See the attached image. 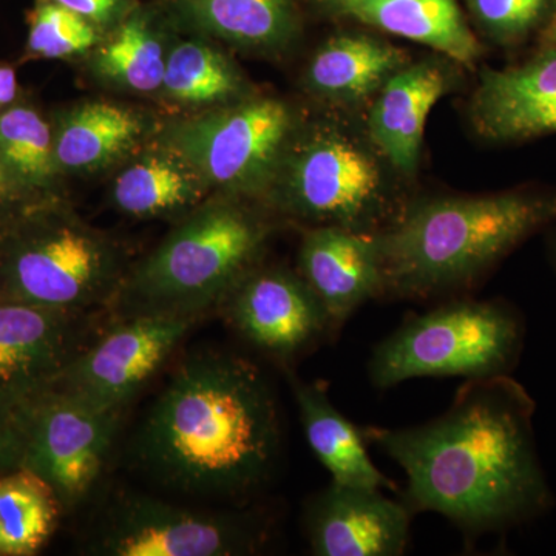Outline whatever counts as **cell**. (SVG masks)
<instances>
[{
    "instance_id": "15",
    "label": "cell",
    "mask_w": 556,
    "mask_h": 556,
    "mask_svg": "<svg viewBox=\"0 0 556 556\" xmlns=\"http://www.w3.org/2000/svg\"><path fill=\"white\" fill-rule=\"evenodd\" d=\"M298 273L327 313L332 336L369 300L382 299L378 237L334 226H314L303 236Z\"/></svg>"
},
{
    "instance_id": "24",
    "label": "cell",
    "mask_w": 556,
    "mask_h": 556,
    "mask_svg": "<svg viewBox=\"0 0 556 556\" xmlns=\"http://www.w3.org/2000/svg\"><path fill=\"white\" fill-rule=\"evenodd\" d=\"M236 62L203 38L170 43L159 97L185 112L203 113L252 97Z\"/></svg>"
},
{
    "instance_id": "11",
    "label": "cell",
    "mask_w": 556,
    "mask_h": 556,
    "mask_svg": "<svg viewBox=\"0 0 556 556\" xmlns=\"http://www.w3.org/2000/svg\"><path fill=\"white\" fill-rule=\"evenodd\" d=\"M119 416L121 412L91 407L53 388L39 391L22 467L46 479L62 506H76L104 470Z\"/></svg>"
},
{
    "instance_id": "10",
    "label": "cell",
    "mask_w": 556,
    "mask_h": 556,
    "mask_svg": "<svg viewBox=\"0 0 556 556\" xmlns=\"http://www.w3.org/2000/svg\"><path fill=\"white\" fill-rule=\"evenodd\" d=\"M199 320L186 314L119 318L91 340L49 388L94 408L123 412Z\"/></svg>"
},
{
    "instance_id": "32",
    "label": "cell",
    "mask_w": 556,
    "mask_h": 556,
    "mask_svg": "<svg viewBox=\"0 0 556 556\" xmlns=\"http://www.w3.org/2000/svg\"><path fill=\"white\" fill-rule=\"evenodd\" d=\"M16 97V72L11 67H0V109L10 108Z\"/></svg>"
},
{
    "instance_id": "22",
    "label": "cell",
    "mask_w": 556,
    "mask_h": 556,
    "mask_svg": "<svg viewBox=\"0 0 556 556\" xmlns=\"http://www.w3.org/2000/svg\"><path fill=\"white\" fill-rule=\"evenodd\" d=\"M407 65L404 51L362 33L332 36L318 47L303 75L318 100L354 105L375 98Z\"/></svg>"
},
{
    "instance_id": "6",
    "label": "cell",
    "mask_w": 556,
    "mask_h": 556,
    "mask_svg": "<svg viewBox=\"0 0 556 556\" xmlns=\"http://www.w3.org/2000/svg\"><path fill=\"white\" fill-rule=\"evenodd\" d=\"M380 153L339 124L295 127L263 206L281 217L379 236L396 225L402 203L383 175Z\"/></svg>"
},
{
    "instance_id": "26",
    "label": "cell",
    "mask_w": 556,
    "mask_h": 556,
    "mask_svg": "<svg viewBox=\"0 0 556 556\" xmlns=\"http://www.w3.org/2000/svg\"><path fill=\"white\" fill-rule=\"evenodd\" d=\"M0 163L31 199L61 200L53 129L38 110L20 104L0 112Z\"/></svg>"
},
{
    "instance_id": "30",
    "label": "cell",
    "mask_w": 556,
    "mask_h": 556,
    "mask_svg": "<svg viewBox=\"0 0 556 556\" xmlns=\"http://www.w3.org/2000/svg\"><path fill=\"white\" fill-rule=\"evenodd\" d=\"M38 204L39 201L31 199L0 163V230L5 229L14 219Z\"/></svg>"
},
{
    "instance_id": "20",
    "label": "cell",
    "mask_w": 556,
    "mask_h": 556,
    "mask_svg": "<svg viewBox=\"0 0 556 556\" xmlns=\"http://www.w3.org/2000/svg\"><path fill=\"white\" fill-rule=\"evenodd\" d=\"M170 16L201 38L257 53H278L298 38L295 0H166Z\"/></svg>"
},
{
    "instance_id": "16",
    "label": "cell",
    "mask_w": 556,
    "mask_h": 556,
    "mask_svg": "<svg viewBox=\"0 0 556 556\" xmlns=\"http://www.w3.org/2000/svg\"><path fill=\"white\" fill-rule=\"evenodd\" d=\"M475 130L493 142L556 134V49L504 70H486L471 98Z\"/></svg>"
},
{
    "instance_id": "5",
    "label": "cell",
    "mask_w": 556,
    "mask_h": 556,
    "mask_svg": "<svg viewBox=\"0 0 556 556\" xmlns=\"http://www.w3.org/2000/svg\"><path fill=\"white\" fill-rule=\"evenodd\" d=\"M130 268L123 244L62 199L0 230V300L93 314L113 305Z\"/></svg>"
},
{
    "instance_id": "19",
    "label": "cell",
    "mask_w": 556,
    "mask_h": 556,
    "mask_svg": "<svg viewBox=\"0 0 556 556\" xmlns=\"http://www.w3.org/2000/svg\"><path fill=\"white\" fill-rule=\"evenodd\" d=\"M450 80L441 61H420L394 73L376 94L368 116L369 141L401 174L413 175L419 166L428 115L447 93Z\"/></svg>"
},
{
    "instance_id": "14",
    "label": "cell",
    "mask_w": 556,
    "mask_h": 556,
    "mask_svg": "<svg viewBox=\"0 0 556 556\" xmlns=\"http://www.w3.org/2000/svg\"><path fill=\"white\" fill-rule=\"evenodd\" d=\"M89 316L0 300V393L49 388L89 345Z\"/></svg>"
},
{
    "instance_id": "23",
    "label": "cell",
    "mask_w": 556,
    "mask_h": 556,
    "mask_svg": "<svg viewBox=\"0 0 556 556\" xmlns=\"http://www.w3.org/2000/svg\"><path fill=\"white\" fill-rule=\"evenodd\" d=\"M306 441L314 455L338 484L369 490H393L390 481L368 455L367 441L332 405L324 382H303L288 371Z\"/></svg>"
},
{
    "instance_id": "27",
    "label": "cell",
    "mask_w": 556,
    "mask_h": 556,
    "mask_svg": "<svg viewBox=\"0 0 556 556\" xmlns=\"http://www.w3.org/2000/svg\"><path fill=\"white\" fill-rule=\"evenodd\" d=\"M61 501L53 486L27 467L0 475V556H30L53 535Z\"/></svg>"
},
{
    "instance_id": "9",
    "label": "cell",
    "mask_w": 556,
    "mask_h": 556,
    "mask_svg": "<svg viewBox=\"0 0 556 556\" xmlns=\"http://www.w3.org/2000/svg\"><path fill=\"white\" fill-rule=\"evenodd\" d=\"M269 538L263 511L195 510L134 495L121 497L105 515L93 551L109 556L254 555Z\"/></svg>"
},
{
    "instance_id": "34",
    "label": "cell",
    "mask_w": 556,
    "mask_h": 556,
    "mask_svg": "<svg viewBox=\"0 0 556 556\" xmlns=\"http://www.w3.org/2000/svg\"><path fill=\"white\" fill-rule=\"evenodd\" d=\"M547 251L548 257H551L552 265H554L556 269V230H552V232L548 233Z\"/></svg>"
},
{
    "instance_id": "29",
    "label": "cell",
    "mask_w": 556,
    "mask_h": 556,
    "mask_svg": "<svg viewBox=\"0 0 556 556\" xmlns=\"http://www.w3.org/2000/svg\"><path fill=\"white\" fill-rule=\"evenodd\" d=\"M475 20L495 42L517 46L540 31L555 0H467Z\"/></svg>"
},
{
    "instance_id": "3",
    "label": "cell",
    "mask_w": 556,
    "mask_h": 556,
    "mask_svg": "<svg viewBox=\"0 0 556 556\" xmlns=\"http://www.w3.org/2000/svg\"><path fill=\"white\" fill-rule=\"evenodd\" d=\"M556 223V190L413 201L379 233L382 299H453Z\"/></svg>"
},
{
    "instance_id": "18",
    "label": "cell",
    "mask_w": 556,
    "mask_h": 556,
    "mask_svg": "<svg viewBox=\"0 0 556 556\" xmlns=\"http://www.w3.org/2000/svg\"><path fill=\"white\" fill-rule=\"evenodd\" d=\"M51 129L62 177L100 174L119 166L159 131L149 113L102 100L62 110Z\"/></svg>"
},
{
    "instance_id": "28",
    "label": "cell",
    "mask_w": 556,
    "mask_h": 556,
    "mask_svg": "<svg viewBox=\"0 0 556 556\" xmlns=\"http://www.w3.org/2000/svg\"><path fill=\"white\" fill-rule=\"evenodd\" d=\"M98 25L53 2H38L31 14L28 53L46 60L89 54L102 36Z\"/></svg>"
},
{
    "instance_id": "25",
    "label": "cell",
    "mask_w": 556,
    "mask_h": 556,
    "mask_svg": "<svg viewBox=\"0 0 556 556\" xmlns=\"http://www.w3.org/2000/svg\"><path fill=\"white\" fill-rule=\"evenodd\" d=\"M170 43L153 14L131 11L90 51L91 75L126 93L159 94Z\"/></svg>"
},
{
    "instance_id": "33",
    "label": "cell",
    "mask_w": 556,
    "mask_h": 556,
    "mask_svg": "<svg viewBox=\"0 0 556 556\" xmlns=\"http://www.w3.org/2000/svg\"><path fill=\"white\" fill-rule=\"evenodd\" d=\"M541 49H556V0L551 16L540 30Z\"/></svg>"
},
{
    "instance_id": "31",
    "label": "cell",
    "mask_w": 556,
    "mask_h": 556,
    "mask_svg": "<svg viewBox=\"0 0 556 556\" xmlns=\"http://www.w3.org/2000/svg\"><path fill=\"white\" fill-rule=\"evenodd\" d=\"M38 2L58 3L93 22L98 27L112 21L123 7V0H38Z\"/></svg>"
},
{
    "instance_id": "21",
    "label": "cell",
    "mask_w": 556,
    "mask_h": 556,
    "mask_svg": "<svg viewBox=\"0 0 556 556\" xmlns=\"http://www.w3.org/2000/svg\"><path fill=\"white\" fill-rule=\"evenodd\" d=\"M340 16L422 43L450 60L470 65L481 46L456 0H314Z\"/></svg>"
},
{
    "instance_id": "12",
    "label": "cell",
    "mask_w": 556,
    "mask_h": 556,
    "mask_svg": "<svg viewBox=\"0 0 556 556\" xmlns=\"http://www.w3.org/2000/svg\"><path fill=\"white\" fill-rule=\"evenodd\" d=\"M237 334L260 353L288 367L331 336L327 313L298 270L257 265L218 305Z\"/></svg>"
},
{
    "instance_id": "7",
    "label": "cell",
    "mask_w": 556,
    "mask_h": 556,
    "mask_svg": "<svg viewBox=\"0 0 556 556\" xmlns=\"http://www.w3.org/2000/svg\"><path fill=\"white\" fill-rule=\"evenodd\" d=\"M526 343V318L506 300L459 295L412 314L372 350L369 383L386 391L412 379L511 376Z\"/></svg>"
},
{
    "instance_id": "1",
    "label": "cell",
    "mask_w": 556,
    "mask_h": 556,
    "mask_svg": "<svg viewBox=\"0 0 556 556\" xmlns=\"http://www.w3.org/2000/svg\"><path fill=\"white\" fill-rule=\"evenodd\" d=\"M535 409L511 376L466 380L437 419L408 428L365 427L362 434L404 470L401 501L413 517L441 515L470 546L536 521L555 506L538 453Z\"/></svg>"
},
{
    "instance_id": "17",
    "label": "cell",
    "mask_w": 556,
    "mask_h": 556,
    "mask_svg": "<svg viewBox=\"0 0 556 556\" xmlns=\"http://www.w3.org/2000/svg\"><path fill=\"white\" fill-rule=\"evenodd\" d=\"M214 195L207 179L159 131L118 166L110 200L139 219H181Z\"/></svg>"
},
{
    "instance_id": "13",
    "label": "cell",
    "mask_w": 556,
    "mask_h": 556,
    "mask_svg": "<svg viewBox=\"0 0 556 556\" xmlns=\"http://www.w3.org/2000/svg\"><path fill=\"white\" fill-rule=\"evenodd\" d=\"M413 514L382 490L331 484L306 503L303 521L311 554L401 556L407 551Z\"/></svg>"
},
{
    "instance_id": "8",
    "label": "cell",
    "mask_w": 556,
    "mask_h": 556,
    "mask_svg": "<svg viewBox=\"0 0 556 556\" xmlns=\"http://www.w3.org/2000/svg\"><path fill=\"white\" fill-rule=\"evenodd\" d=\"M295 127L287 102L252 94L170 121L159 135L195 164L214 195L262 203Z\"/></svg>"
},
{
    "instance_id": "2",
    "label": "cell",
    "mask_w": 556,
    "mask_h": 556,
    "mask_svg": "<svg viewBox=\"0 0 556 556\" xmlns=\"http://www.w3.org/2000/svg\"><path fill=\"white\" fill-rule=\"evenodd\" d=\"M135 450L175 492L247 501L268 485L280 457L276 393L247 357L193 354L150 408Z\"/></svg>"
},
{
    "instance_id": "4",
    "label": "cell",
    "mask_w": 556,
    "mask_h": 556,
    "mask_svg": "<svg viewBox=\"0 0 556 556\" xmlns=\"http://www.w3.org/2000/svg\"><path fill=\"white\" fill-rule=\"evenodd\" d=\"M254 203L212 195L178 219L159 248L127 273L110 306L115 320L141 314L201 317L218 308L260 265L273 237V212Z\"/></svg>"
}]
</instances>
